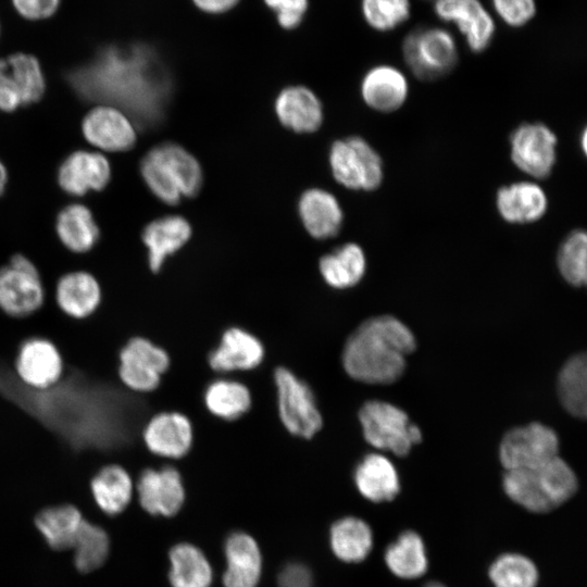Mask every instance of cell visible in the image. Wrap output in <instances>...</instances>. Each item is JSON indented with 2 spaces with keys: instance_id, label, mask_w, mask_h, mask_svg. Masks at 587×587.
Here are the masks:
<instances>
[{
  "instance_id": "ab89813d",
  "label": "cell",
  "mask_w": 587,
  "mask_h": 587,
  "mask_svg": "<svg viewBox=\"0 0 587 587\" xmlns=\"http://www.w3.org/2000/svg\"><path fill=\"white\" fill-rule=\"evenodd\" d=\"M488 575L495 587H536L539 579L535 563L514 552L499 555L491 563Z\"/></svg>"
},
{
  "instance_id": "f1b7e54d",
  "label": "cell",
  "mask_w": 587,
  "mask_h": 587,
  "mask_svg": "<svg viewBox=\"0 0 587 587\" xmlns=\"http://www.w3.org/2000/svg\"><path fill=\"white\" fill-rule=\"evenodd\" d=\"M91 494L98 508L107 515H117L129 504L133 497V479L117 464L100 469L90 483Z\"/></svg>"
},
{
  "instance_id": "7bdbcfd3",
  "label": "cell",
  "mask_w": 587,
  "mask_h": 587,
  "mask_svg": "<svg viewBox=\"0 0 587 587\" xmlns=\"http://www.w3.org/2000/svg\"><path fill=\"white\" fill-rule=\"evenodd\" d=\"M490 8L494 16L511 28L526 26L538 11L537 0H490Z\"/></svg>"
},
{
  "instance_id": "e575fe53",
  "label": "cell",
  "mask_w": 587,
  "mask_h": 587,
  "mask_svg": "<svg viewBox=\"0 0 587 587\" xmlns=\"http://www.w3.org/2000/svg\"><path fill=\"white\" fill-rule=\"evenodd\" d=\"M172 587H210L212 567L204 553L191 544H178L170 551Z\"/></svg>"
},
{
  "instance_id": "7dc6e473",
  "label": "cell",
  "mask_w": 587,
  "mask_h": 587,
  "mask_svg": "<svg viewBox=\"0 0 587 587\" xmlns=\"http://www.w3.org/2000/svg\"><path fill=\"white\" fill-rule=\"evenodd\" d=\"M279 587H313L310 570L299 563L286 565L278 575Z\"/></svg>"
},
{
  "instance_id": "30bf717a",
  "label": "cell",
  "mask_w": 587,
  "mask_h": 587,
  "mask_svg": "<svg viewBox=\"0 0 587 587\" xmlns=\"http://www.w3.org/2000/svg\"><path fill=\"white\" fill-rule=\"evenodd\" d=\"M45 290L38 270L23 254L0 267V309L12 317H26L40 309Z\"/></svg>"
},
{
  "instance_id": "f35d334b",
  "label": "cell",
  "mask_w": 587,
  "mask_h": 587,
  "mask_svg": "<svg viewBox=\"0 0 587 587\" xmlns=\"http://www.w3.org/2000/svg\"><path fill=\"white\" fill-rule=\"evenodd\" d=\"M74 564L82 573H89L99 569L108 559L110 552V538L99 525L83 521L75 537Z\"/></svg>"
},
{
  "instance_id": "277c9868",
  "label": "cell",
  "mask_w": 587,
  "mask_h": 587,
  "mask_svg": "<svg viewBox=\"0 0 587 587\" xmlns=\"http://www.w3.org/2000/svg\"><path fill=\"white\" fill-rule=\"evenodd\" d=\"M502 487L513 502L542 514L570 500L578 482L571 466L558 455L535 467L505 471Z\"/></svg>"
},
{
  "instance_id": "d4e9b609",
  "label": "cell",
  "mask_w": 587,
  "mask_h": 587,
  "mask_svg": "<svg viewBox=\"0 0 587 587\" xmlns=\"http://www.w3.org/2000/svg\"><path fill=\"white\" fill-rule=\"evenodd\" d=\"M496 205L505 222L526 224L536 222L545 215L548 199L537 184L519 182L498 189Z\"/></svg>"
},
{
  "instance_id": "db71d44e",
  "label": "cell",
  "mask_w": 587,
  "mask_h": 587,
  "mask_svg": "<svg viewBox=\"0 0 587 587\" xmlns=\"http://www.w3.org/2000/svg\"><path fill=\"white\" fill-rule=\"evenodd\" d=\"M432 1L434 2L435 0H432Z\"/></svg>"
},
{
  "instance_id": "52a82bcc",
  "label": "cell",
  "mask_w": 587,
  "mask_h": 587,
  "mask_svg": "<svg viewBox=\"0 0 587 587\" xmlns=\"http://www.w3.org/2000/svg\"><path fill=\"white\" fill-rule=\"evenodd\" d=\"M365 440L373 447L405 457L421 442L420 428L409 422L404 411L388 402L371 400L359 412Z\"/></svg>"
},
{
  "instance_id": "c3c4849f",
  "label": "cell",
  "mask_w": 587,
  "mask_h": 587,
  "mask_svg": "<svg viewBox=\"0 0 587 587\" xmlns=\"http://www.w3.org/2000/svg\"><path fill=\"white\" fill-rule=\"evenodd\" d=\"M200 13L209 16H222L233 12L242 0H189Z\"/></svg>"
},
{
  "instance_id": "9c48e42d",
  "label": "cell",
  "mask_w": 587,
  "mask_h": 587,
  "mask_svg": "<svg viewBox=\"0 0 587 587\" xmlns=\"http://www.w3.org/2000/svg\"><path fill=\"white\" fill-rule=\"evenodd\" d=\"M274 378L282 423L289 433L311 438L323 424L311 388L285 367L276 369Z\"/></svg>"
},
{
  "instance_id": "4316f807",
  "label": "cell",
  "mask_w": 587,
  "mask_h": 587,
  "mask_svg": "<svg viewBox=\"0 0 587 587\" xmlns=\"http://www.w3.org/2000/svg\"><path fill=\"white\" fill-rule=\"evenodd\" d=\"M354 483L365 499L376 503L390 501L400 491L396 467L378 453H370L362 459L354 471Z\"/></svg>"
},
{
  "instance_id": "3957f363",
  "label": "cell",
  "mask_w": 587,
  "mask_h": 587,
  "mask_svg": "<svg viewBox=\"0 0 587 587\" xmlns=\"http://www.w3.org/2000/svg\"><path fill=\"white\" fill-rule=\"evenodd\" d=\"M413 333L398 319L376 316L363 322L348 338L342 352L347 374L366 384H391L405 369L415 349Z\"/></svg>"
},
{
  "instance_id": "8fae6325",
  "label": "cell",
  "mask_w": 587,
  "mask_h": 587,
  "mask_svg": "<svg viewBox=\"0 0 587 587\" xmlns=\"http://www.w3.org/2000/svg\"><path fill=\"white\" fill-rule=\"evenodd\" d=\"M559 438L549 426L533 422L509 430L499 448L501 464L509 470L529 469L558 457Z\"/></svg>"
},
{
  "instance_id": "5bb4252c",
  "label": "cell",
  "mask_w": 587,
  "mask_h": 587,
  "mask_svg": "<svg viewBox=\"0 0 587 587\" xmlns=\"http://www.w3.org/2000/svg\"><path fill=\"white\" fill-rule=\"evenodd\" d=\"M168 365L165 350L143 337H134L120 351L118 376L130 390L149 392L160 385Z\"/></svg>"
},
{
  "instance_id": "681fc988",
  "label": "cell",
  "mask_w": 587,
  "mask_h": 587,
  "mask_svg": "<svg viewBox=\"0 0 587 587\" xmlns=\"http://www.w3.org/2000/svg\"><path fill=\"white\" fill-rule=\"evenodd\" d=\"M8 180V174L4 165L0 162V196L3 193Z\"/></svg>"
},
{
  "instance_id": "ee69618b",
  "label": "cell",
  "mask_w": 587,
  "mask_h": 587,
  "mask_svg": "<svg viewBox=\"0 0 587 587\" xmlns=\"http://www.w3.org/2000/svg\"><path fill=\"white\" fill-rule=\"evenodd\" d=\"M265 8L274 15L283 30L298 29L307 18L310 0H262Z\"/></svg>"
},
{
  "instance_id": "1f68e13d",
  "label": "cell",
  "mask_w": 587,
  "mask_h": 587,
  "mask_svg": "<svg viewBox=\"0 0 587 587\" xmlns=\"http://www.w3.org/2000/svg\"><path fill=\"white\" fill-rule=\"evenodd\" d=\"M84 519L72 504H59L41 510L35 525L48 546L57 551L72 549Z\"/></svg>"
},
{
  "instance_id": "f546056e",
  "label": "cell",
  "mask_w": 587,
  "mask_h": 587,
  "mask_svg": "<svg viewBox=\"0 0 587 587\" xmlns=\"http://www.w3.org/2000/svg\"><path fill=\"white\" fill-rule=\"evenodd\" d=\"M55 229L62 243L77 253L92 249L100 237L91 211L79 203L68 204L59 212Z\"/></svg>"
},
{
  "instance_id": "bcb514c9",
  "label": "cell",
  "mask_w": 587,
  "mask_h": 587,
  "mask_svg": "<svg viewBox=\"0 0 587 587\" xmlns=\"http://www.w3.org/2000/svg\"><path fill=\"white\" fill-rule=\"evenodd\" d=\"M20 105L21 99L11 80L7 59L0 58V110L12 112Z\"/></svg>"
},
{
  "instance_id": "74e56055",
  "label": "cell",
  "mask_w": 587,
  "mask_h": 587,
  "mask_svg": "<svg viewBox=\"0 0 587 587\" xmlns=\"http://www.w3.org/2000/svg\"><path fill=\"white\" fill-rule=\"evenodd\" d=\"M586 354H576L562 367L558 379V392L564 409L576 417L586 416Z\"/></svg>"
},
{
  "instance_id": "cb8c5ba5",
  "label": "cell",
  "mask_w": 587,
  "mask_h": 587,
  "mask_svg": "<svg viewBox=\"0 0 587 587\" xmlns=\"http://www.w3.org/2000/svg\"><path fill=\"white\" fill-rule=\"evenodd\" d=\"M225 587H257L262 571V557L257 541L248 534L233 533L225 541Z\"/></svg>"
},
{
  "instance_id": "83f0119b",
  "label": "cell",
  "mask_w": 587,
  "mask_h": 587,
  "mask_svg": "<svg viewBox=\"0 0 587 587\" xmlns=\"http://www.w3.org/2000/svg\"><path fill=\"white\" fill-rule=\"evenodd\" d=\"M60 309L75 319L91 315L101 302V288L93 275L78 271L63 275L55 290Z\"/></svg>"
},
{
  "instance_id": "7a4b0ae2",
  "label": "cell",
  "mask_w": 587,
  "mask_h": 587,
  "mask_svg": "<svg viewBox=\"0 0 587 587\" xmlns=\"http://www.w3.org/2000/svg\"><path fill=\"white\" fill-rule=\"evenodd\" d=\"M66 79L80 99L114 107L140 128L161 122L172 92L166 67L143 43L103 47Z\"/></svg>"
},
{
  "instance_id": "60d3db41",
  "label": "cell",
  "mask_w": 587,
  "mask_h": 587,
  "mask_svg": "<svg viewBox=\"0 0 587 587\" xmlns=\"http://www.w3.org/2000/svg\"><path fill=\"white\" fill-rule=\"evenodd\" d=\"M360 13L369 28L389 33L409 21L412 4L411 0H360Z\"/></svg>"
},
{
  "instance_id": "e0dca14e",
  "label": "cell",
  "mask_w": 587,
  "mask_h": 587,
  "mask_svg": "<svg viewBox=\"0 0 587 587\" xmlns=\"http://www.w3.org/2000/svg\"><path fill=\"white\" fill-rule=\"evenodd\" d=\"M137 492L141 508L152 515L172 516L185 500L180 474L171 466L145 470L138 478Z\"/></svg>"
},
{
  "instance_id": "484cf974",
  "label": "cell",
  "mask_w": 587,
  "mask_h": 587,
  "mask_svg": "<svg viewBox=\"0 0 587 587\" xmlns=\"http://www.w3.org/2000/svg\"><path fill=\"white\" fill-rule=\"evenodd\" d=\"M191 233L189 222L180 215H166L150 222L142 232L150 270L159 272L165 259L178 251Z\"/></svg>"
},
{
  "instance_id": "d590c367",
  "label": "cell",
  "mask_w": 587,
  "mask_h": 587,
  "mask_svg": "<svg viewBox=\"0 0 587 587\" xmlns=\"http://www.w3.org/2000/svg\"><path fill=\"white\" fill-rule=\"evenodd\" d=\"M5 59L22 105L38 102L46 90L45 73L39 60L27 52H15Z\"/></svg>"
},
{
  "instance_id": "7402d4cb",
  "label": "cell",
  "mask_w": 587,
  "mask_h": 587,
  "mask_svg": "<svg viewBox=\"0 0 587 587\" xmlns=\"http://www.w3.org/2000/svg\"><path fill=\"white\" fill-rule=\"evenodd\" d=\"M264 348L252 334L238 328L227 329L220 345L209 355V364L216 372L248 371L263 360Z\"/></svg>"
},
{
  "instance_id": "603a6c76",
  "label": "cell",
  "mask_w": 587,
  "mask_h": 587,
  "mask_svg": "<svg viewBox=\"0 0 587 587\" xmlns=\"http://www.w3.org/2000/svg\"><path fill=\"white\" fill-rule=\"evenodd\" d=\"M298 212L305 230L315 239L336 236L342 226L344 212L336 197L321 188L305 190Z\"/></svg>"
},
{
  "instance_id": "2e32d148",
  "label": "cell",
  "mask_w": 587,
  "mask_h": 587,
  "mask_svg": "<svg viewBox=\"0 0 587 587\" xmlns=\"http://www.w3.org/2000/svg\"><path fill=\"white\" fill-rule=\"evenodd\" d=\"M82 129L91 145L104 151H127L136 143L135 124L123 111L111 105L90 110L83 120Z\"/></svg>"
},
{
  "instance_id": "d6986e66",
  "label": "cell",
  "mask_w": 587,
  "mask_h": 587,
  "mask_svg": "<svg viewBox=\"0 0 587 587\" xmlns=\"http://www.w3.org/2000/svg\"><path fill=\"white\" fill-rule=\"evenodd\" d=\"M143 441L153 454L170 459L182 458L192 444L191 423L179 412L159 413L145 426Z\"/></svg>"
},
{
  "instance_id": "816d5d0a",
  "label": "cell",
  "mask_w": 587,
  "mask_h": 587,
  "mask_svg": "<svg viewBox=\"0 0 587 587\" xmlns=\"http://www.w3.org/2000/svg\"><path fill=\"white\" fill-rule=\"evenodd\" d=\"M586 132L584 130L583 133V139H582V146H583V150L586 151Z\"/></svg>"
},
{
  "instance_id": "4fadbf2b",
  "label": "cell",
  "mask_w": 587,
  "mask_h": 587,
  "mask_svg": "<svg viewBox=\"0 0 587 587\" xmlns=\"http://www.w3.org/2000/svg\"><path fill=\"white\" fill-rule=\"evenodd\" d=\"M555 134L542 123H523L510 135V155L517 168L534 178H547L557 161Z\"/></svg>"
},
{
  "instance_id": "5b68a950",
  "label": "cell",
  "mask_w": 587,
  "mask_h": 587,
  "mask_svg": "<svg viewBox=\"0 0 587 587\" xmlns=\"http://www.w3.org/2000/svg\"><path fill=\"white\" fill-rule=\"evenodd\" d=\"M140 173L150 191L170 205L177 204L183 197L198 195L203 183L199 161L174 142L150 149L140 162Z\"/></svg>"
},
{
  "instance_id": "f6af8a7d",
  "label": "cell",
  "mask_w": 587,
  "mask_h": 587,
  "mask_svg": "<svg viewBox=\"0 0 587 587\" xmlns=\"http://www.w3.org/2000/svg\"><path fill=\"white\" fill-rule=\"evenodd\" d=\"M14 12L28 22H42L53 17L62 0H10Z\"/></svg>"
},
{
  "instance_id": "ac0fdd59",
  "label": "cell",
  "mask_w": 587,
  "mask_h": 587,
  "mask_svg": "<svg viewBox=\"0 0 587 587\" xmlns=\"http://www.w3.org/2000/svg\"><path fill=\"white\" fill-rule=\"evenodd\" d=\"M111 166L98 152L74 151L60 164L59 186L68 195L84 196L89 190L100 191L110 182Z\"/></svg>"
},
{
  "instance_id": "7c38bea8",
  "label": "cell",
  "mask_w": 587,
  "mask_h": 587,
  "mask_svg": "<svg viewBox=\"0 0 587 587\" xmlns=\"http://www.w3.org/2000/svg\"><path fill=\"white\" fill-rule=\"evenodd\" d=\"M435 16L453 25L473 53L487 50L497 32L496 17L480 0H435Z\"/></svg>"
},
{
  "instance_id": "9a60e30c",
  "label": "cell",
  "mask_w": 587,
  "mask_h": 587,
  "mask_svg": "<svg viewBox=\"0 0 587 587\" xmlns=\"http://www.w3.org/2000/svg\"><path fill=\"white\" fill-rule=\"evenodd\" d=\"M15 367L23 385L33 389H45L62 377L63 361L52 341L32 337L20 346Z\"/></svg>"
},
{
  "instance_id": "ffe728a7",
  "label": "cell",
  "mask_w": 587,
  "mask_h": 587,
  "mask_svg": "<svg viewBox=\"0 0 587 587\" xmlns=\"http://www.w3.org/2000/svg\"><path fill=\"white\" fill-rule=\"evenodd\" d=\"M409 83L401 70L391 64H377L369 68L361 80V96L372 109L389 113L403 105Z\"/></svg>"
},
{
  "instance_id": "f907efd6",
  "label": "cell",
  "mask_w": 587,
  "mask_h": 587,
  "mask_svg": "<svg viewBox=\"0 0 587 587\" xmlns=\"http://www.w3.org/2000/svg\"><path fill=\"white\" fill-rule=\"evenodd\" d=\"M424 587H446V586L439 582H430V583H427Z\"/></svg>"
},
{
  "instance_id": "8992f818",
  "label": "cell",
  "mask_w": 587,
  "mask_h": 587,
  "mask_svg": "<svg viewBox=\"0 0 587 587\" xmlns=\"http://www.w3.org/2000/svg\"><path fill=\"white\" fill-rule=\"evenodd\" d=\"M403 61L421 80H435L448 74L458 62L453 34L441 26H419L402 40Z\"/></svg>"
},
{
  "instance_id": "836d02e7",
  "label": "cell",
  "mask_w": 587,
  "mask_h": 587,
  "mask_svg": "<svg viewBox=\"0 0 587 587\" xmlns=\"http://www.w3.org/2000/svg\"><path fill=\"white\" fill-rule=\"evenodd\" d=\"M329 541L334 554L341 561L361 562L372 550L373 534L365 521L347 516L333 524Z\"/></svg>"
},
{
  "instance_id": "44dd1931",
  "label": "cell",
  "mask_w": 587,
  "mask_h": 587,
  "mask_svg": "<svg viewBox=\"0 0 587 587\" xmlns=\"http://www.w3.org/2000/svg\"><path fill=\"white\" fill-rule=\"evenodd\" d=\"M275 113L286 128L295 133H313L323 122V105L317 96L302 85L288 86L275 99Z\"/></svg>"
},
{
  "instance_id": "ba28073f",
  "label": "cell",
  "mask_w": 587,
  "mask_h": 587,
  "mask_svg": "<svg viewBox=\"0 0 587 587\" xmlns=\"http://www.w3.org/2000/svg\"><path fill=\"white\" fill-rule=\"evenodd\" d=\"M334 178L352 190L372 191L384 178L383 161L377 151L358 136L336 140L329 150Z\"/></svg>"
},
{
  "instance_id": "6da1fadb",
  "label": "cell",
  "mask_w": 587,
  "mask_h": 587,
  "mask_svg": "<svg viewBox=\"0 0 587 587\" xmlns=\"http://www.w3.org/2000/svg\"><path fill=\"white\" fill-rule=\"evenodd\" d=\"M0 390L75 449L109 450L128 439L133 403L107 384L73 373L33 389L0 371Z\"/></svg>"
},
{
  "instance_id": "d6a6232c",
  "label": "cell",
  "mask_w": 587,
  "mask_h": 587,
  "mask_svg": "<svg viewBox=\"0 0 587 587\" xmlns=\"http://www.w3.org/2000/svg\"><path fill=\"white\" fill-rule=\"evenodd\" d=\"M385 563L397 577L415 579L428 569V559L422 537L414 530H405L385 551Z\"/></svg>"
},
{
  "instance_id": "8d00e7d4",
  "label": "cell",
  "mask_w": 587,
  "mask_h": 587,
  "mask_svg": "<svg viewBox=\"0 0 587 587\" xmlns=\"http://www.w3.org/2000/svg\"><path fill=\"white\" fill-rule=\"evenodd\" d=\"M204 402L213 415L233 421L249 410L251 397L248 388L241 383L217 379L207 387Z\"/></svg>"
},
{
  "instance_id": "4dcf8cb0",
  "label": "cell",
  "mask_w": 587,
  "mask_h": 587,
  "mask_svg": "<svg viewBox=\"0 0 587 587\" xmlns=\"http://www.w3.org/2000/svg\"><path fill=\"white\" fill-rule=\"evenodd\" d=\"M366 260L363 249L353 242L345 243L323 255L319 268L324 280L337 289L350 288L363 277Z\"/></svg>"
},
{
  "instance_id": "f5cc1de1",
  "label": "cell",
  "mask_w": 587,
  "mask_h": 587,
  "mask_svg": "<svg viewBox=\"0 0 587 587\" xmlns=\"http://www.w3.org/2000/svg\"><path fill=\"white\" fill-rule=\"evenodd\" d=\"M1 29H2V28H1V22H0V35H1Z\"/></svg>"
},
{
  "instance_id": "b9f144b4",
  "label": "cell",
  "mask_w": 587,
  "mask_h": 587,
  "mask_svg": "<svg viewBox=\"0 0 587 587\" xmlns=\"http://www.w3.org/2000/svg\"><path fill=\"white\" fill-rule=\"evenodd\" d=\"M586 233L576 229L566 236L558 252L559 271L562 277L575 287L586 284Z\"/></svg>"
}]
</instances>
